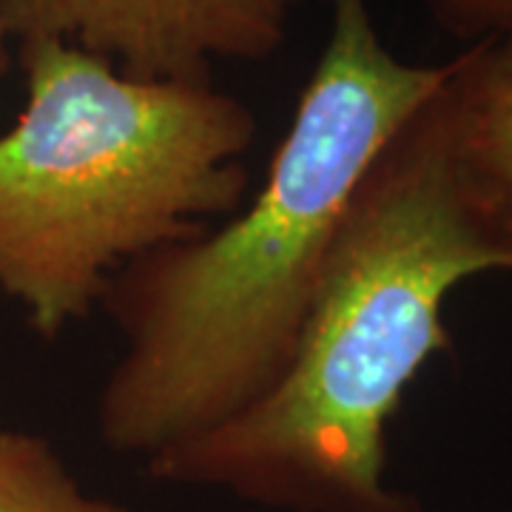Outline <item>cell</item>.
I'll return each instance as SVG.
<instances>
[{
    "label": "cell",
    "instance_id": "1",
    "mask_svg": "<svg viewBox=\"0 0 512 512\" xmlns=\"http://www.w3.org/2000/svg\"><path fill=\"white\" fill-rule=\"evenodd\" d=\"M330 9L328 43L254 202L111 279L103 308L123 353L97 396L94 427L114 453L148 461L274 387L356 188L453 72V57L419 66L393 55L367 0H330Z\"/></svg>",
    "mask_w": 512,
    "mask_h": 512
},
{
    "label": "cell",
    "instance_id": "2",
    "mask_svg": "<svg viewBox=\"0 0 512 512\" xmlns=\"http://www.w3.org/2000/svg\"><path fill=\"white\" fill-rule=\"evenodd\" d=\"M490 271L507 265L461 191L436 92L356 188L274 387L148 458V476L279 512H424L387 484V424L453 345L450 293Z\"/></svg>",
    "mask_w": 512,
    "mask_h": 512
},
{
    "label": "cell",
    "instance_id": "3",
    "mask_svg": "<svg viewBox=\"0 0 512 512\" xmlns=\"http://www.w3.org/2000/svg\"><path fill=\"white\" fill-rule=\"evenodd\" d=\"M26 109L0 134V293L43 339L128 262L242 208L254 111L211 80H140L60 37L20 40Z\"/></svg>",
    "mask_w": 512,
    "mask_h": 512
},
{
    "label": "cell",
    "instance_id": "4",
    "mask_svg": "<svg viewBox=\"0 0 512 512\" xmlns=\"http://www.w3.org/2000/svg\"><path fill=\"white\" fill-rule=\"evenodd\" d=\"M296 0H0L9 37H60L140 80H211L282 49Z\"/></svg>",
    "mask_w": 512,
    "mask_h": 512
},
{
    "label": "cell",
    "instance_id": "5",
    "mask_svg": "<svg viewBox=\"0 0 512 512\" xmlns=\"http://www.w3.org/2000/svg\"><path fill=\"white\" fill-rule=\"evenodd\" d=\"M439 103L461 191L512 271V37L464 46Z\"/></svg>",
    "mask_w": 512,
    "mask_h": 512
},
{
    "label": "cell",
    "instance_id": "6",
    "mask_svg": "<svg viewBox=\"0 0 512 512\" xmlns=\"http://www.w3.org/2000/svg\"><path fill=\"white\" fill-rule=\"evenodd\" d=\"M0 512H128V507L86 493L49 439L0 430Z\"/></svg>",
    "mask_w": 512,
    "mask_h": 512
},
{
    "label": "cell",
    "instance_id": "7",
    "mask_svg": "<svg viewBox=\"0 0 512 512\" xmlns=\"http://www.w3.org/2000/svg\"><path fill=\"white\" fill-rule=\"evenodd\" d=\"M441 32L473 46L512 37V0H424Z\"/></svg>",
    "mask_w": 512,
    "mask_h": 512
},
{
    "label": "cell",
    "instance_id": "8",
    "mask_svg": "<svg viewBox=\"0 0 512 512\" xmlns=\"http://www.w3.org/2000/svg\"><path fill=\"white\" fill-rule=\"evenodd\" d=\"M9 66H12V57H9V35H6L3 26H0V77L9 72Z\"/></svg>",
    "mask_w": 512,
    "mask_h": 512
}]
</instances>
